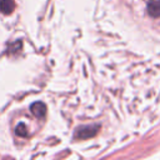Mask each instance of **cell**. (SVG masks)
Here are the masks:
<instances>
[{"mask_svg": "<svg viewBox=\"0 0 160 160\" xmlns=\"http://www.w3.org/2000/svg\"><path fill=\"white\" fill-rule=\"evenodd\" d=\"M15 132H16L19 136H22V138L28 136V131H26V126H25V124H24V122L18 124V126H16V129H15Z\"/></svg>", "mask_w": 160, "mask_h": 160, "instance_id": "5", "label": "cell"}, {"mask_svg": "<svg viewBox=\"0 0 160 160\" xmlns=\"http://www.w3.org/2000/svg\"><path fill=\"white\" fill-rule=\"evenodd\" d=\"M14 9H15L14 0H0V12L8 15V14H11Z\"/></svg>", "mask_w": 160, "mask_h": 160, "instance_id": "4", "label": "cell"}, {"mask_svg": "<svg viewBox=\"0 0 160 160\" xmlns=\"http://www.w3.org/2000/svg\"><path fill=\"white\" fill-rule=\"evenodd\" d=\"M148 12L152 18H160V0H149Z\"/></svg>", "mask_w": 160, "mask_h": 160, "instance_id": "2", "label": "cell"}, {"mask_svg": "<svg viewBox=\"0 0 160 160\" xmlns=\"http://www.w3.org/2000/svg\"><path fill=\"white\" fill-rule=\"evenodd\" d=\"M99 130V125H85V126H80L76 129L75 132V139H80V140H85L89 138H92L96 135Z\"/></svg>", "mask_w": 160, "mask_h": 160, "instance_id": "1", "label": "cell"}, {"mask_svg": "<svg viewBox=\"0 0 160 160\" xmlns=\"http://www.w3.org/2000/svg\"><path fill=\"white\" fill-rule=\"evenodd\" d=\"M30 110L36 118H42L45 115V112H46V105L44 102H41V101H36V102L31 104Z\"/></svg>", "mask_w": 160, "mask_h": 160, "instance_id": "3", "label": "cell"}]
</instances>
